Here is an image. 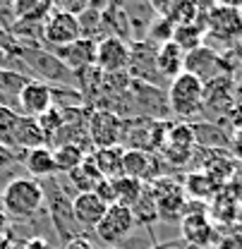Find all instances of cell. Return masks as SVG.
I'll use <instances>...</instances> for the list:
<instances>
[{"label":"cell","instance_id":"cell-20","mask_svg":"<svg viewBox=\"0 0 242 249\" xmlns=\"http://www.w3.org/2000/svg\"><path fill=\"white\" fill-rule=\"evenodd\" d=\"M204 34H206V29L197 22L194 24H182V27H175V31H173V43L182 53H189V51H194L204 43Z\"/></svg>","mask_w":242,"mask_h":249},{"label":"cell","instance_id":"cell-18","mask_svg":"<svg viewBox=\"0 0 242 249\" xmlns=\"http://www.w3.org/2000/svg\"><path fill=\"white\" fill-rule=\"evenodd\" d=\"M65 180L74 189V194H84V192H93V187L103 180V175L98 173V168H96V163L91 160V156H87L84 163H82L77 170H72L70 175H65Z\"/></svg>","mask_w":242,"mask_h":249},{"label":"cell","instance_id":"cell-4","mask_svg":"<svg viewBox=\"0 0 242 249\" xmlns=\"http://www.w3.org/2000/svg\"><path fill=\"white\" fill-rule=\"evenodd\" d=\"M134 228H137V220H134L132 209L113 204V206H108L106 216L101 218V223L93 228L91 235L96 240H101L106 249H115L134 235Z\"/></svg>","mask_w":242,"mask_h":249},{"label":"cell","instance_id":"cell-29","mask_svg":"<svg viewBox=\"0 0 242 249\" xmlns=\"http://www.w3.org/2000/svg\"><path fill=\"white\" fill-rule=\"evenodd\" d=\"M22 158H24V154H17V151H12V149H7V146L0 144V173H5V170L19 165Z\"/></svg>","mask_w":242,"mask_h":249},{"label":"cell","instance_id":"cell-8","mask_svg":"<svg viewBox=\"0 0 242 249\" xmlns=\"http://www.w3.org/2000/svg\"><path fill=\"white\" fill-rule=\"evenodd\" d=\"M51 108H53V93H51V87H48V84H41V82H36V79L27 82V87L19 91L17 113L24 115V118L38 120V118L46 115Z\"/></svg>","mask_w":242,"mask_h":249},{"label":"cell","instance_id":"cell-34","mask_svg":"<svg viewBox=\"0 0 242 249\" xmlns=\"http://www.w3.org/2000/svg\"><path fill=\"white\" fill-rule=\"evenodd\" d=\"M10 247V237H0V249H7Z\"/></svg>","mask_w":242,"mask_h":249},{"label":"cell","instance_id":"cell-26","mask_svg":"<svg viewBox=\"0 0 242 249\" xmlns=\"http://www.w3.org/2000/svg\"><path fill=\"white\" fill-rule=\"evenodd\" d=\"M213 189V182L211 178H206V175H189L187 178V192L192 194V196H209Z\"/></svg>","mask_w":242,"mask_h":249},{"label":"cell","instance_id":"cell-13","mask_svg":"<svg viewBox=\"0 0 242 249\" xmlns=\"http://www.w3.org/2000/svg\"><path fill=\"white\" fill-rule=\"evenodd\" d=\"M156 170V154L139 151V149H125L122 156V178H132L139 182H147Z\"/></svg>","mask_w":242,"mask_h":249},{"label":"cell","instance_id":"cell-6","mask_svg":"<svg viewBox=\"0 0 242 249\" xmlns=\"http://www.w3.org/2000/svg\"><path fill=\"white\" fill-rule=\"evenodd\" d=\"M89 139L93 149L122 146V118L111 110H91L89 115Z\"/></svg>","mask_w":242,"mask_h":249},{"label":"cell","instance_id":"cell-3","mask_svg":"<svg viewBox=\"0 0 242 249\" xmlns=\"http://www.w3.org/2000/svg\"><path fill=\"white\" fill-rule=\"evenodd\" d=\"M166 93H168L170 115H175L178 120H189L204 113V84L197 77L182 72L168 84Z\"/></svg>","mask_w":242,"mask_h":249},{"label":"cell","instance_id":"cell-32","mask_svg":"<svg viewBox=\"0 0 242 249\" xmlns=\"http://www.w3.org/2000/svg\"><path fill=\"white\" fill-rule=\"evenodd\" d=\"M233 55H235L238 65H242V36L235 41V46H233Z\"/></svg>","mask_w":242,"mask_h":249},{"label":"cell","instance_id":"cell-16","mask_svg":"<svg viewBox=\"0 0 242 249\" xmlns=\"http://www.w3.org/2000/svg\"><path fill=\"white\" fill-rule=\"evenodd\" d=\"M156 67L166 82H173L178 74L185 72V53L173 41L163 43L161 48H156Z\"/></svg>","mask_w":242,"mask_h":249},{"label":"cell","instance_id":"cell-10","mask_svg":"<svg viewBox=\"0 0 242 249\" xmlns=\"http://www.w3.org/2000/svg\"><path fill=\"white\" fill-rule=\"evenodd\" d=\"M108 206L93 194V192H84V194H77L72 199V213L77 225L82 228V232H93V228L101 223V218L106 216Z\"/></svg>","mask_w":242,"mask_h":249},{"label":"cell","instance_id":"cell-15","mask_svg":"<svg viewBox=\"0 0 242 249\" xmlns=\"http://www.w3.org/2000/svg\"><path fill=\"white\" fill-rule=\"evenodd\" d=\"M24 170L29 173L31 180H48V178H56L58 170H56V160H53V149L48 146H41V149H34L24 154Z\"/></svg>","mask_w":242,"mask_h":249},{"label":"cell","instance_id":"cell-30","mask_svg":"<svg viewBox=\"0 0 242 249\" xmlns=\"http://www.w3.org/2000/svg\"><path fill=\"white\" fill-rule=\"evenodd\" d=\"M62 249H96V247H93V242H91L89 237L79 235V237H74V240L65 242V245H62Z\"/></svg>","mask_w":242,"mask_h":249},{"label":"cell","instance_id":"cell-19","mask_svg":"<svg viewBox=\"0 0 242 249\" xmlns=\"http://www.w3.org/2000/svg\"><path fill=\"white\" fill-rule=\"evenodd\" d=\"M192 127V134H194V142L206 146V149H218V146H228L230 144V137L213 123H199V124H189Z\"/></svg>","mask_w":242,"mask_h":249},{"label":"cell","instance_id":"cell-28","mask_svg":"<svg viewBox=\"0 0 242 249\" xmlns=\"http://www.w3.org/2000/svg\"><path fill=\"white\" fill-rule=\"evenodd\" d=\"M93 194H96L106 206H113V204H115V187H113V180H106V178H103L98 185L93 187Z\"/></svg>","mask_w":242,"mask_h":249},{"label":"cell","instance_id":"cell-22","mask_svg":"<svg viewBox=\"0 0 242 249\" xmlns=\"http://www.w3.org/2000/svg\"><path fill=\"white\" fill-rule=\"evenodd\" d=\"M87 154L79 146H58L53 149V160H56V170L58 175H70L72 170H77L84 163Z\"/></svg>","mask_w":242,"mask_h":249},{"label":"cell","instance_id":"cell-25","mask_svg":"<svg viewBox=\"0 0 242 249\" xmlns=\"http://www.w3.org/2000/svg\"><path fill=\"white\" fill-rule=\"evenodd\" d=\"M17 120L19 115L10 108H2L0 106V144L12 149V134H15V127H17ZM15 151V149H12Z\"/></svg>","mask_w":242,"mask_h":249},{"label":"cell","instance_id":"cell-7","mask_svg":"<svg viewBox=\"0 0 242 249\" xmlns=\"http://www.w3.org/2000/svg\"><path fill=\"white\" fill-rule=\"evenodd\" d=\"M96 67L103 74L127 72L130 67V43L122 38L106 36L96 43Z\"/></svg>","mask_w":242,"mask_h":249},{"label":"cell","instance_id":"cell-31","mask_svg":"<svg viewBox=\"0 0 242 249\" xmlns=\"http://www.w3.org/2000/svg\"><path fill=\"white\" fill-rule=\"evenodd\" d=\"M10 218L5 213V209H2V201H0V237H7L10 235Z\"/></svg>","mask_w":242,"mask_h":249},{"label":"cell","instance_id":"cell-27","mask_svg":"<svg viewBox=\"0 0 242 249\" xmlns=\"http://www.w3.org/2000/svg\"><path fill=\"white\" fill-rule=\"evenodd\" d=\"M53 7L60 10V12H65V15L79 17V15L89 7V2H87V0H58V2H53Z\"/></svg>","mask_w":242,"mask_h":249},{"label":"cell","instance_id":"cell-24","mask_svg":"<svg viewBox=\"0 0 242 249\" xmlns=\"http://www.w3.org/2000/svg\"><path fill=\"white\" fill-rule=\"evenodd\" d=\"M185 237L189 240V242H194V245H202V242H206L209 240V235H211V228H209V223L204 220L202 216H189L185 220Z\"/></svg>","mask_w":242,"mask_h":249},{"label":"cell","instance_id":"cell-11","mask_svg":"<svg viewBox=\"0 0 242 249\" xmlns=\"http://www.w3.org/2000/svg\"><path fill=\"white\" fill-rule=\"evenodd\" d=\"M41 146H48V139H46L38 120L19 115L17 127H15V134H12V149L17 154H27V151L41 149Z\"/></svg>","mask_w":242,"mask_h":249},{"label":"cell","instance_id":"cell-14","mask_svg":"<svg viewBox=\"0 0 242 249\" xmlns=\"http://www.w3.org/2000/svg\"><path fill=\"white\" fill-rule=\"evenodd\" d=\"M27 82H31V79L24 77L22 72L10 70V67H0V106L17 113L19 91L27 87ZM17 115H19V113H17Z\"/></svg>","mask_w":242,"mask_h":249},{"label":"cell","instance_id":"cell-33","mask_svg":"<svg viewBox=\"0 0 242 249\" xmlns=\"http://www.w3.org/2000/svg\"><path fill=\"white\" fill-rule=\"evenodd\" d=\"M7 249H29V247H27L24 240H10V247Z\"/></svg>","mask_w":242,"mask_h":249},{"label":"cell","instance_id":"cell-23","mask_svg":"<svg viewBox=\"0 0 242 249\" xmlns=\"http://www.w3.org/2000/svg\"><path fill=\"white\" fill-rule=\"evenodd\" d=\"M173 31H175V27L166 19V17H156L151 22V27H149V31H147V43L149 46H153V48H161L163 43H170L173 41Z\"/></svg>","mask_w":242,"mask_h":249},{"label":"cell","instance_id":"cell-17","mask_svg":"<svg viewBox=\"0 0 242 249\" xmlns=\"http://www.w3.org/2000/svg\"><path fill=\"white\" fill-rule=\"evenodd\" d=\"M122 156H125L122 146H108V149H93L91 160L96 163L98 173L106 180H118L122 178Z\"/></svg>","mask_w":242,"mask_h":249},{"label":"cell","instance_id":"cell-9","mask_svg":"<svg viewBox=\"0 0 242 249\" xmlns=\"http://www.w3.org/2000/svg\"><path fill=\"white\" fill-rule=\"evenodd\" d=\"M62 65H67L74 74L77 72H82V70H87L91 65H96V41H91V38H79V41H74V43H70V46H62V48H48Z\"/></svg>","mask_w":242,"mask_h":249},{"label":"cell","instance_id":"cell-21","mask_svg":"<svg viewBox=\"0 0 242 249\" xmlns=\"http://www.w3.org/2000/svg\"><path fill=\"white\" fill-rule=\"evenodd\" d=\"M113 187H115V204L127 206V209H132L147 189L144 182L132 180V178H118V180H113Z\"/></svg>","mask_w":242,"mask_h":249},{"label":"cell","instance_id":"cell-1","mask_svg":"<svg viewBox=\"0 0 242 249\" xmlns=\"http://www.w3.org/2000/svg\"><path fill=\"white\" fill-rule=\"evenodd\" d=\"M17 55L19 60L24 62L29 77L41 84H48V87H65V89H74L77 87V77L74 72L62 65L48 48H43L41 43H27V41H17Z\"/></svg>","mask_w":242,"mask_h":249},{"label":"cell","instance_id":"cell-2","mask_svg":"<svg viewBox=\"0 0 242 249\" xmlns=\"http://www.w3.org/2000/svg\"><path fill=\"white\" fill-rule=\"evenodd\" d=\"M0 201L12 223L29 220L43 211V187L31 178H15L0 189Z\"/></svg>","mask_w":242,"mask_h":249},{"label":"cell","instance_id":"cell-5","mask_svg":"<svg viewBox=\"0 0 242 249\" xmlns=\"http://www.w3.org/2000/svg\"><path fill=\"white\" fill-rule=\"evenodd\" d=\"M79 38H82V31H79L77 17L65 15V12L53 7L51 15L43 22V29H41L43 48H62V46H70V43H74Z\"/></svg>","mask_w":242,"mask_h":249},{"label":"cell","instance_id":"cell-12","mask_svg":"<svg viewBox=\"0 0 242 249\" xmlns=\"http://www.w3.org/2000/svg\"><path fill=\"white\" fill-rule=\"evenodd\" d=\"M122 10H125V17H127V24H130V41L132 43L144 41L151 22L158 17L153 5L151 2H125Z\"/></svg>","mask_w":242,"mask_h":249}]
</instances>
